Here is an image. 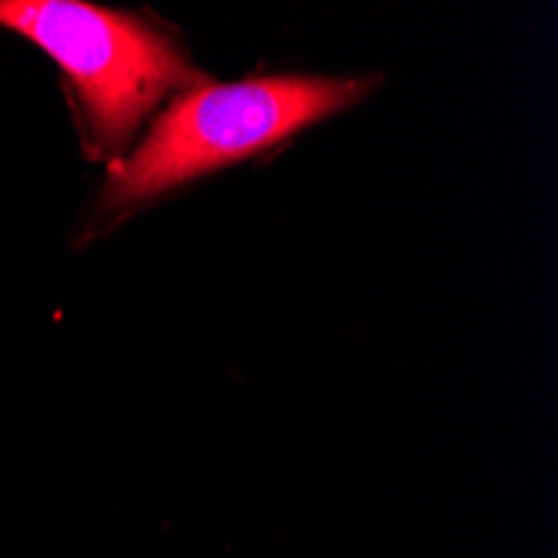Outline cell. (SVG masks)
<instances>
[{"mask_svg": "<svg viewBox=\"0 0 558 558\" xmlns=\"http://www.w3.org/2000/svg\"><path fill=\"white\" fill-rule=\"evenodd\" d=\"M365 90L368 81L298 74L187 90L158 118L150 134L131 150V158L114 168L105 205L134 208L218 168L244 161L322 118L344 111Z\"/></svg>", "mask_w": 558, "mask_h": 558, "instance_id": "6da1fadb", "label": "cell"}, {"mask_svg": "<svg viewBox=\"0 0 558 558\" xmlns=\"http://www.w3.org/2000/svg\"><path fill=\"white\" fill-rule=\"evenodd\" d=\"M0 27L37 44L64 74L94 155H121L174 90L205 87L181 47L144 17L77 0H0Z\"/></svg>", "mask_w": 558, "mask_h": 558, "instance_id": "7a4b0ae2", "label": "cell"}]
</instances>
